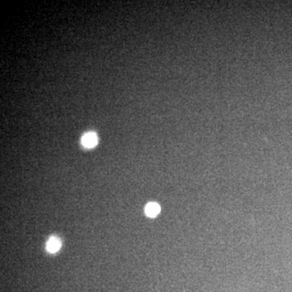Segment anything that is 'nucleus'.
I'll return each instance as SVG.
<instances>
[{
	"mask_svg": "<svg viewBox=\"0 0 292 292\" xmlns=\"http://www.w3.org/2000/svg\"><path fill=\"white\" fill-rule=\"evenodd\" d=\"M97 141H98L97 136L93 133H87L82 138V144L86 147H93L96 145Z\"/></svg>",
	"mask_w": 292,
	"mask_h": 292,
	"instance_id": "1",
	"label": "nucleus"
},
{
	"mask_svg": "<svg viewBox=\"0 0 292 292\" xmlns=\"http://www.w3.org/2000/svg\"><path fill=\"white\" fill-rule=\"evenodd\" d=\"M61 247V242L56 237H52L47 243V249L50 253H56Z\"/></svg>",
	"mask_w": 292,
	"mask_h": 292,
	"instance_id": "2",
	"label": "nucleus"
},
{
	"mask_svg": "<svg viewBox=\"0 0 292 292\" xmlns=\"http://www.w3.org/2000/svg\"><path fill=\"white\" fill-rule=\"evenodd\" d=\"M160 212V206L157 203H149L145 208V213L150 218H154Z\"/></svg>",
	"mask_w": 292,
	"mask_h": 292,
	"instance_id": "3",
	"label": "nucleus"
}]
</instances>
